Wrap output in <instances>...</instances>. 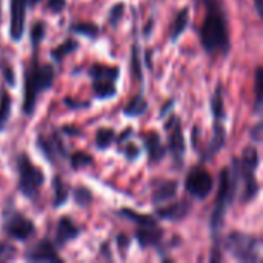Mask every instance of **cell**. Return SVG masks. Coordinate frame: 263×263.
I'll return each mask as SVG.
<instances>
[{"mask_svg": "<svg viewBox=\"0 0 263 263\" xmlns=\"http://www.w3.org/2000/svg\"><path fill=\"white\" fill-rule=\"evenodd\" d=\"M205 17L199 29L203 51L211 57H228L231 51V31L225 0H200Z\"/></svg>", "mask_w": 263, "mask_h": 263, "instance_id": "1", "label": "cell"}, {"mask_svg": "<svg viewBox=\"0 0 263 263\" xmlns=\"http://www.w3.org/2000/svg\"><path fill=\"white\" fill-rule=\"evenodd\" d=\"M240 186V176H239V166H237V159H233L231 166H225L220 174H219V190L214 202V208L210 217V227L213 233V240H214V248L211 254V262H219L222 260L220 256V245H219V234L223 228L225 217L231 205L234 203L237 193Z\"/></svg>", "mask_w": 263, "mask_h": 263, "instance_id": "2", "label": "cell"}, {"mask_svg": "<svg viewBox=\"0 0 263 263\" xmlns=\"http://www.w3.org/2000/svg\"><path fill=\"white\" fill-rule=\"evenodd\" d=\"M55 71L51 63H39L34 54L32 60L25 66L23 72V103L22 111L26 117H32L39 103V97L54 86Z\"/></svg>", "mask_w": 263, "mask_h": 263, "instance_id": "3", "label": "cell"}, {"mask_svg": "<svg viewBox=\"0 0 263 263\" xmlns=\"http://www.w3.org/2000/svg\"><path fill=\"white\" fill-rule=\"evenodd\" d=\"M15 171L18 176L17 191L29 200H37L40 190L45 183L43 170H40L31 160V157L22 151L15 156Z\"/></svg>", "mask_w": 263, "mask_h": 263, "instance_id": "4", "label": "cell"}, {"mask_svg": "<svg viewBox=\"0 0 263 263\" xmlns=\"http://www.w3.org/2000/svg\"><path fill=\"white\" fill-rule=\"evenodd\" d=\"M259 165H260V156H259V149L256 146H247L243 149L240 159H237L243 203L253 202L260 193V185L256 179Z\"/></svg>", "mask_w": 263, "mask_h": 263, "instance_id": "5", "label": "cell"}, {"mask_svg": "<svg viewBox=\"0 0 263 263\" xmlns=\"http://www.w3.org/2000/svg\"><path fill=\"white\" fill-rule=\"evenodd\" d=\"M120 66L94 63L88 69L91 79L92 96L97 100H111L117 96V82L120 79Z\"/></svg>", "mask_w": 263, "mask_h": 263, "instance_id": "6", "label": "cell"}, {"mask_svg": "<svg viewBox=\"0 0 263 263\" xmlns=\"http://www.w3.org/2000/svg\"><path fill=\"white\" fill-rule=\"evenodd\" d=\"M222 247L237 262L256 263L260 260V240L253 234L233 231L225 237Z\"/></svg>", "mask_w": 263, "mask_h": 263, "instance_id": "7", "label": "cell"}, {"mask_svg": "<svg viewBox=\"0 0 263 263\" xmlns=\"http://www.w3.org/2000/svg\"><path fill=\"white\" fill-rule=\"evenodd\" d=\"M3 231L17 242H26L35 234V223L18 210H6L3 213Z\"/></svg>", "mask_w": 263, "mask_h": 263, "instance_id": "8", "label": "cell"}, {"mask_svg": "<svg viewBox=\"0 0 263 263\" xmlns=\"http://www.w3.org/2000/svg\"><path fill=\"white\" fill-rule=\"evenodd\" d=\"M214 190V177L203 166L197 165L190 170L185 177V191L196 200H205Z\"/></svg>", "mask_w": 263, "mask_h": 263, "instance_id": "9", "label": "cell"}, {"mask_svg": "<svg viewBox=\"0 0 263 263\" xmlns=\"http://www.w3.org/2000/svg\"><path fill=\"white\" fill-rule=\"evenodd\" d=\"M165 129L168 131V145L166 151L173 156V162L176 166L182 168L185 153H186V142L182 129V122L176 114H171L170 119L165 122Z\"/></svg>", "mask_w": 263, "mask_h": 263, "instance_id": "10", "label": "cell"}, {"mask_svg": "<svg viewBox=\"0 0 263 263\" xmlns=\"http://www.w3.org/2000/svg\"><path fill=\"white\" fill-rule=\"evenodd\" d=\"M35 146L43 154V157L51 163H60L69 157L66 146L57 131H52L49 136H37Z\"/></svg>", "mask_w": 263, "mask_h": 263, "instance_id": "11", "label": "cell"}, {"mask_svg": "<svg viewBox=\"0 0 263 263\" xmlns=\"http://www.w3.org/2000/svg\"><path fill=\"white\" fill-rule=\"evenodd\" d=\"M28 0H9V37L18 43L26 29Z\"/></svg>", "mask_w": 263, "mask_h": 263, "instance_id": "12", "label": "cell"}, {"mask_svg": "<svg viewBox=\"0 0 263 263\" xmlns=\"http://www.w3.org/2000/svg\"><path fill=\"white\" fill-rule=\"evenodd\" d=\"M23 257H25V260L34 263L63 262V259L57 254V250H55L54 243L49 239H42L37 243H34L31 248H28V251L25 253Z\"/></svg>", "mask_w": 263, "mask_h": 263, "instance_id": "13", "label": "cell"}, {"mask_svg": "<svg viewBox=\"0 0 263 263\" xmlns=\"http://www.w3.org/2000/svg\"><path fill=\"white\" fill-rule=\"evenodd\" d=\"M165 205V203H163ZM193 211V200L183 199L180 202H174L165 206H159L156 210V216L160 220H166V222H182L185 220Z\"/></svg>", "mask_w": 263, "mask_h": 263, "instance_id": "14", "label": "cell"}, {"mask_svg": "<svg viewBox=\"0 0 263 263\" xmlns=\"http://www.w3.org/2000/svg\"><path fill=\"white\" fill-rule=\"evenodd\" d=\"M142 140H143V146L145 151L148 154V165L154 166L159 165L165 157H166V146L162 142V137L157 131H148L145 134H142Z\"/></svg>", "mask_w": 263, "mask_h": 263, "instance_id": "15", "label": "cell"}, {"mask_svg": "<svg viewBox=\"0 0 263 263\" xmlns=\"http://www.w3.org/2000/svg\"><path fill=\"white\" fill-rule=\"evenodd\" d=\"M83 233V230L68 216H63L59 219L57 225H55V234H54V243L59 248L66 247L68 243L74 242L80 234Z\"/></svg>", "mask_w": 263, "mask_h": 263, "instance_id": "16", "label": "cell"}, {"mask_svg": "<svg viewBox=\"0 0 263 263\" xmlns=\"http://www.w3.org/2000/svg\"><path fill=\"white\" fill-rule=\"evenodd\" d=\"M136 239L140 245L142 250H149V248H159L165 231L159 227V223H151V225H143V227H137L136 230Z\"/></svg>", "mask_w": 263, "mask_h": 263, "instance_id": "17", "label": "cell"}, {"mask_svg": "<svg viewBox=\"0 0 263 263\" xmlns=\"http://www.w3.org/2000/svg\"><path fill=\"white\" fill-rule=\"evenodd\" d=\"M179 191V182L177 180H160L154 190H153V203L154 205H163L170 200H174Z\"/></svg>", "mask_w": 263, "mask_h": 263, "instance_id": "18", "label": "cell"}, {"mask_svg": "<svg viewBox=\"0 0 263 263\" xmlns=\"http://www.w3.org/2000/svg\"><path fill=\"white\" fill-rule=\"evenodd\" d=\"M211 116H213V122L225 123V120L228 119L227 108H225V91H223L222 82L217 83V86L211 96Z\"/></svg>", "mask_w": 263, "mask_h": 263, "instance_id": "19", "label": "cell"}, {"mask_svg": "<svg viewBox=\"0 0 263 263\" xmlns=\"http://www.w3.org/2000/svg\"><path fill=\"white\" fill-rule=\"evenodd\" d=\"M146 111H148V100L145 99L142 91L139 94H136L134 97H131L126 102V105L123 106V116L131 117V119L142 117Z\"/></svg>", "mask_w": 263, "mask_h": 263, "instance_id": "20", "label": "cell"}, {"mask_svg": "<svg viewBox=\"0 0 263 263\" xmlns=\"http://www.w3.org/2000/svg\"><path fill=\"white\" fill-rule=\"evenodd\" d=\"M188 25H190V8H188V6H183L182 9L177 11L176 17H174V20H173L171 37H170L173 43H176V42L182 37V34L186 31Z\"/></svg>", "mask_w": 263, "mask_h": 263, "instance_id": "21", "label": "cell"}, {"mask_svg": "<svg viewBox=\"0 0 263 263\" xmlns=\"http://www.w3.org/2000/svg\"><path fill=\"white\" fill-rule=\"evenodd\" d=\"M68 199H69V185L60 176H54V179H52V206L62 208L63 205H66Z\"/></svg>", "mask_w": 263, "mask_h": 263, "instance_id": "22", "label": "cell"}, {"mask_svg": "<svg viewBox=\"0 0 263 263\" xmlns=\"http://www.w3.org/2000/svg\"><path fill=\"white\" fill-rule=\"evenodd\" d=\"M117 216L134 223L136 227H143V225H151V223H156V217L151 216V214H140L131 208H122L117 211Z\"/></svg>", "mask_w": 263, "mask_h": 263, "instance_id": "23", "label": "cell"}, {"mask_svg": "<svg viewBox=\"0 0 263 263\" xmlns=\"http://www.w3.org/2000/svg\"><path fill=\"white\" fill-rule=\"evenodd\" d=\"M69 32L72 34H79L82 37H86L89 40H97L100 35V28L96 23L91 22H76L72 25H69Z\"/></svg>", "mask_w": 263, "mask_h": 263, "instance_id": "24", "label": "cell"}, {"mask_svg": "<svg viewBox=\"0 0 263 263\" xmlns=\"http://www.w3.org/2000/svg\"><path fill=\"white\" fill-rule=\"evenodd\" d=\"M79 42L77 40H74V39H66V40H63L60 45H57L55 48H52L51 49V59L55 62V63H60L66 55H69V54H72V52H76L77 49H79Z\"/></svg>", "mask_w": 263, "mask_h": 263, "instance_id": "25", "label": "cell"}, {"mask_svg": "<svg viewBox=\"0 0 263 263\" xmlns=\"http://www.w3.org/2000/svg\"><path fill=\"white\" fill-rule=\"evenodd\" d=\"M142 49L139 43H134L131 48V59H129V66H131V76L140 82L143 88V63H142Z\"/></svg>", "mask_w": 263, "mask_h": 263, "instance_id": "26", "label": "cell"}, {"mask_svg": "<svg viewBox=\"0 0 263 263\" xmlns=\"http://www.w3.org/2000/svg\"><path fill=\"white\" fill-rule=\"evenodd\" d=\"M11 112H12V99L11 94L6 89H3L0 96V133L6 129V125L11 119Z\"/></svg>", "mask_w": 263, "mask_h": 263, "instance_id": "27", "label": "cell"}, {"mask_svg": "<svg viewBox=\"0 0 263 263\" xmlns=\"http://www.w3.org/2000/svg\"><path fill=\"white\" fill-rule=\"evenodd\" d=\"M116 131L112 128H99L96 133V148L99 151H106L116 142Z\"/></svg>", "mask_w": 263, "mask_h": 263, "instance_id": "28", "label": "cell"}, {"mask_svg": "<svg viewBox=\"0 0 263 263\" xmlns=\"http://www.w3.org/2000/svg\"><path fill=\"white\" fill-rule=\"evenodd\" d=\"M254 97H256V103H254V112L260 114L263 105V68L257 66L256 72H254Z\"/></svg>", "mask_w": 263, "mask_h": 263, "instance_id": "29", "label": "cell"}, {"mask_svg": "<svg viewBox=\"0 0 263 263\" xmlns=\"http://www.w3.org/2000/svg\"><path fill=\"white\" fill-rule=\"evenodd\" d=\"M45 37H46V23L39 20L31 26V31H29V40H31V46H32L34 52L42 45Z\"/></svg>", "mask_w": 263, "mask_h": 263, "instance_id": "30", "label": "cell"}, {"mask_svg": "<svg viewBox=\"0 0 263 263\" xmlns=\"http://www.w3.org/2000/svg\"><path fill=\"white\" fill-rule=\"evenodd\" d=\"M68 159H69L71 168H72L74 171L82 170V168H86V166H89V165L94 162V159H92L88 153H83V151H76V153L71 154Z\"/></svg>", "mask_w": 263, "mask_h": 263, "instance_id": "31", "label": "cell"}, {"mask_svg": "<svg viewBox=\"0 0 263 263\" xmlns=\"http://www.w3.org/2000/svg\"><path fill=\"white\" fill-rule=\"evenodd\" d=\"M119 149H120V153L125 156V159H126L129 163L139 160V157H140V154H142V149H140L134 142H131V140H126V142H123L122 145H119Z\"/></svg>", "mask_w": 263, "mask_h": 263, "instance_id": "32", "label": "cell"}, {"mask_svg": "<svg viewBox=\"0 0 263 263\" xmlns=\"http://www.w3.org/2000/svg\"><path fill=\"white\" fill-rule=\"evenodd\" d=\"M72 197H74V202L79 206H89L91 202H92V193L86 186H77V188H74Z\"/></svg>", "mask_w": 263, "mask_h": 263, "instance_id": "33", "label": "cell"}, {"mask_svg": "<svg viewBox=\"0 0 263 263\" xmlns=\"http://www.w3.org/2000/svg\"><path fill=\"white\" fill-rule=\"evenodd\" d=\"M123 15H125V3H123V2L114 3L112 8H111L109 12H108V22H109V25H111L112 28H117L119 23L122 22Z\"/></svg>", "mask_w": 263, "mask_h": 263, "instance_id": "34", "label": "cell"}, {"mask_svg": "<svg viewBox=\"0 0 263 263\" xmlns=\"http://www.w3.org/2000/svg\"><path fill=\"white\" fill-rule=\"evenodd\" d=\"M0 72H2V76H3V80H5V83L8 85V86H15V74H14V69H12V66L5 60H0Z\"/></svg>", "mask_w": 263, "mask_h": 263, "instance_id": "35", "label": "cell"}, {"mask_svg": "<svg viewBox=\"0 0 263 263\" xmlns=\"http://www.w3.org/2000/svg\"><path fill=\"white\" fill-rule=\"evenodd\" d=\"M17 256V250L11 243H0V263L9 262Z\"/></svg>", "mask_w": 263, "mask_h": 263, "instance_id": "36", "label": "cell"}, {"mask_svg": "<svg viewBox=\"0 0 263 263\" xmlns=\"http://www.w3.org/2000/svg\"><path fill=\"white\" fill-rule=\"evenodd\" d=\"M48 9L54 14H60L66 8V0H46Z\"/></svg>", "mask_w": 263, "mask_h": 263, "instance_id": "37", "label": "cell"}, {"mask_svg": "<svg viewBox=\"0 0 263 263\" xmlns=\"http://www.w3.org/2000/svg\"><path fill=\"white\" fill-rule=\"evenodd\" d=\"M262 122H257V123L254 125V128H251V131H250L251 140L256 142V143H260V142H262Z\"/></svg>", "mask_w": 263, "mask_h": 263, "instance_id": "38", "label": "cell"}, {"mask_svg": "<svg viewBox=\"0 0 263 263\" xmlns=\"http://www.w3.org/2000/svg\"><path fill=\"white\" fill-rule=\"evenodd\" d=\"M65 105L71 109H82V108H88L91 103L89 102H76L72 99H65Z\"/></svg>", "mask_w": 263, "mask_h": 263, "instance_id": "39", "label": "cell"}, {"mask_svg": "<svg viewBox=\"0 0 263 263\" xmlns=\"http://www.w3.org/2000/svg\"><path fill=\"white\" fill-rule=\"evenodd\" d=\"M117 243H119V250H125L129 247V239L125 234H119L117 236Z\"/></svg>", "mask_w": 263, "mask_h": 263, "instance_id": "40", "label": "cell"}, {"mask_svg": "<svg viewBox=\"0 0 263 263\" xmlns=\"http://www.w3.org/2000/svg\"><path fill=\"white\" fill-rule=\"evenodd\" d=\"M62 133L68 134V136H82V131L79 128H74V126H63Z\"/></svg>", "mask_w": 263, "mask_h": 263, "instance_id": "41", "label": "cell"}, {"mask_svg": "<svg viewBox=\"0 0 263 263\" xmlns=\"http://www.w3.org/2000/svg\"><path fill=\"white\" fill-rule=\"evenodd\" d=\"M173 108H174V100L171 99V100H168V102H166V105H163V106H162V109H160V117H165V116L173 109Z\"/></svg>", "mask_w": 263, "mask_h": 263, "instance_id": "42", "label": "cell"}, {"mask_svg": "<svg viewBox=\"0 0 263 263\" xmlns=\"http://www.w3.org/2000/svg\"><path fill=\"white\" fill-rule=\"evenodd\" d=\"M153 26H154V20H153V18H149V20H148V23H146V26H145V31H143V35H145L146 39L151 35V31H153L151 28H153Z\"/></svg>", "mask_w": 263, "mask_h": 263, "instance_id": "43", "label": "cell"}, {"mask_svg": "<svg viewBox=\"0 0 263 263\" xmlns=\"http://www.w3.org/2000/svg\"><path fill=\"white\" fill-rule=\"evenodd\" d=\"M254 2V6H256V11L259 14V17H263V9H262V0H253Z\"/></svg>", "mask_w": 263, "mask_h": 263, "instance_id": "44", "label": "cell"}, {"mask_svg": "<svg viewBox=\"0 0 263 263\" xmlns=\"http://www.w3.org/2000/svg\"><path fill=\"white\" fill-rule=\"evenodd\" d=\"M40 0H28V6H31V8H34L37 3H39Z\"/></svg>", "mask_w": 263, "mask_h": 263, "instance_id": "45", "label": "cell"}, {"mask_svg": "<svg viewBox=\"0 0 263 263\" xmlns=\"http://www.w3.org/2000/svg\"><path fill=\"white\" fill-rule=\"evenodd\" d=\"M0 17H2V0H0Z\"/></svg>", "mask_w": 263, "mask_h": 263, "instance_id": "46", "label": "cell"}]
</instances>
